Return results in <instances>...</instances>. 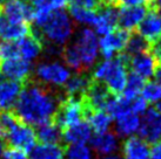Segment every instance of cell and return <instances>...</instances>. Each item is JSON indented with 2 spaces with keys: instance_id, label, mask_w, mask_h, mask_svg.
<instances>
[{
  "instance_id": "cell-1",
  "label": "cell",
  "mask_w": 161,
  "mask_h": 159,
  "mask_svg": "<svg viewBox=\"0 0 161 159\" xmlns=\"http://www.w3.org/2000/svg\"><path fill=\"white\" fill-rule=\"evenodd\" d=\"M58 91L48 84L38 82L31 77L24 83L23 90L14 104L13 111L21 122L28 125H40L52 122L60 101Z\"/></svg>"
},
{
  "instance_id": "cell-2",
  "label": "cell",
  "mask_w": 161,
  "mask_h": 159,
  "mask_svg": "<svg viewBox=\"0 0 161 159\" xmlns=\"http://www.w3.org/2000/svg\"><path fill=\"white\" fill-rule=\"evenodd\" d=\"M74 25L69 15L64 9L53 11L40 28L31 27V33L38 36L44 47L61 49L71 40Z\"/></svg>"
},
{
  "instance_id": "cell-3",
  "label": "cell",
  "mask_w": 161,
  "mask_h": 159,
  "mask_svg": "<svg viewBox=\"0 0 161 159\" xmlns=\"http://www.w3.org/2000/svg\"><path fill=\"white\" fill-rule=\"evenodd\" d=\"M69 44L80 59L85 71H87L98 59L99 44L95 33L90 28H84Z\"/></svg>"
},
{
  "instance_id": "cell-4",
  "label": "cell",
  "mask_w": 161,
  "mask_h": 159,
  "mask_svg": "<svg viewBox=\"0 0 161 159\" xmlns=\"http://www.w3.org/2000/svg\"><path fill=\"white\" fill-rule=\"evenodd\" d=\"M84 119V105L81 97L65 96L59 103L52 122L57 124L58 128L63 131L64 129Z\"/></svg>"
},
{
  "instance_id": "cell-5",
  "label": "cell",
  "mask_w": 161,
  "mask_h": 159,
  "mask_svg": "<svg viewBox=\"0 0 161 159\" xmlns=\"http://www.w3.org/2000/svg\"><path fill=\"white\" fill-rule=\"evenodd\" d=\"M4 136L9 146L20 149L24 152H30L36 141L34 129L24 122H19L14 128L4 133Z\"/></svg>"
},
{
  "instance_id": "cell-6",
  "label": "cell",
  "mask_w": 161,
  "mask_h": 159,
  "mask_svg": "<svg viewBox=\"0 0 161 159\" xmlns=\"http://www.w3.org/2000/svg\"><path fill=\"white\" fill-rule=\"evenodd\" d=\"M36 77L39 82L63 87L71 77V73L59 62H41L36 68Z\"/></svg>"
},
{
  "instance_id": "cell-7",
  "label": "cell",
  "mask_w": 161,
  "mask_h": 159,
  "mask_svg": "<svg viewBox=\"0 0 161 159\" xmlns=\"http://www.w3.org/2000/svg\"><path fill=\"white\" fill-rule=\"evenodd\" d=\"M130 36V32L122 28H115L111 33L103 35L99 42V49L105 60L112 59L115 53H121L125 49Z\"/></svg>"
},
{
  "instance_id": "cell-8",
  "label": "cell",
  "mask_w": 161,
  "mask_h": 159,
  "mask_svg": "<svg viewBox=\"0 0 161 159\" xmlns=\"http://www.w3.org/2000/svg\"><path fill=\"white\" fill-rule=\"evenodd\" d=\"M0 74L7 80L26 83L32 77V64L20 58L4 60L0 61Z\"/></svg>"
},
{
  "instance_id": "cell-9",
  "label": "cell",
  "mask_w": 161,
  "mask_h": 159,
  "mask_svg": "<svg viewBox=\"0 0 161 159\" xmlns=\"http://www.w3.org/2000/svg\"><path fill=\"white\" fill-rule=\"evenodd\" d=\"M0 12L13 23L30 25L33 20V8L26 0H11L0 6Z\"/></svg>"
},
{
  "instance_id": "cell-10",
  "label": "cell",
  "mask_w": 161,
  "mask_h": 159,
  "mask_svg": "<svg viewBox=\"0 0 161 159\" xmlns=\"http://www.w3.org/2000/svg\"><path fill=\"white\" fill-rule=\"evenodd\" d=\"M142 117V123L139 129L140 138L148 144L155 143L161 138V112L155 108H149Z\"/></svg>"
},
{
  "instance_id": "cell-11",
  "label": "cell",
  "mask_w": 161,
  "mask_h": 159,
  "mask_svg": "<svg viewBox=\"0 0 161 159\" xmlns=\"http://www.w3.org/2000/svg\"><path fill=\"white\" fill-rule=\"evenodd\" d=\"M136 33L149 44L161 39V17L158 13V7L148 9L145 18L136 27Z\"/></svg>"
},
{
  "instance_id": "cell-12",
  "label": "cell",
  "mask_w": 161,
  "mask_h": 159,
  "mask_svg": "<svg viewBox=\"0 0 161 159\" xmlns=\"http://www.w3.org/2000/svg\"><path fill=\"white\" fill-rule=\"evenodd\" d=\"M118 19L119 9L116 6L101 5L97 9V17L93 27L98 34L103 36L115 29L118 26Z\"/></svg>"
},
{
  "instance_id": "cell-13",
  "label": "cell",
  "mask_w": 161,
  "mask_h": 159,
  "mask_svg": "<svg viewBox=\"0 0 161 159\" xmlns=\"http://www.w3.org/2000/svg\"><path fill=\"white\" fill-rule=\"evenodd\" d=\"M23 87L24 83L12 80L5 79L0 82V110L13 109Z\"/></svg>"
},
{
  "instance_id": "cell-14",
  "label": "cell",
  "mask_w": 161,
  "mask_h": 159,
  "mask_svg": "<svg viewBox=\"0 0 161 159\" xmlns=\"http://www.w3.org/2000/svg\"><path fill=\"white\" fill-rule=\"evenodd\" d=\"M15 41H17V46H18L19 58L28 62L36 60L44 50L41 40L34 34H32L31 31L27 35H25L21 39L15 40Z\"/></svg>"
},
{
  "instance_id": "cell-15",
  "label": "cell",
  "mask_w": 161,
  "mask_h": 159,
  "mask_svg": "<svg viewBox=\"0 0 161 159\" xmlns=\"http://www.w3.org/2000/svg\"><path fill=\"white\" fill-rule=\"evenodd\" d=\"M128 67L130 68L132 73L141 76L142 79L147 80L154 75L158 63L151 55V53L146 52V53H141L132 56L130 59V62H128Z\"/></svg>"
},
{
  "instance_id": "cell-16",
  "label": "cell",
  "mask_w": 161,
  "mask_h": 159,
  "mask_svg": "<svg viewBox=\"0 0 161 159\" xmlns=\"http://www.w3.org/2000/svg\"><path fill=\"white\" fill-rule=\"evenodd\" d=\"M148 9L142 6H130V7H122L119 9V19L118 25L119 28L126 29V31H134L136 29L138 25L141 22Z\"/></svg>"
},
{
  "instance_id": "cell-17",
  "label": "cell",
  "mask_w": 161,
  "mask_h": 159,
  "mask_svg": "<svg viewBox=\"0 0 161 159\" xmlns=\"http://www.w3.org/2000/svg\"><path fill=\"white\" fill-rule=\"evenodd\" d=\"M91 129L90 124L87 121H80L76 124H73L68 128L64 129L63 141L67 143V145H73V144H85L86 141H90L91 138Z\"/></svg>"
},
{
  "instance_id": "cell-18",
  "label": "cell",
  "mask_w": 161,
  "mask_h": 159,
  "mask_svg": "<svg viewBox=\"0 0 161 159\" xmlns=\"http://www.w3.org/2000/svg\"><path fill=\"white\" fill-rule=\"evenodd\" d=\"M122 156L125 159H148L149 144L140 137H130L122 143Z\"/></svg>"
},
{
  "instance_id": "cell-19",
  "label": "cell",
  "mask_w": 161,
  "mask_h": 159,
  "mask_svg": "<svg viewBox=\"0 0 161 159\" xmlns=\"http://www.w3.org/2000/svg\"><path fill=\"white\" fill-rule=\"evenodd\" d=\"M91 146L97 156H107L118 150V136L108 131L97 133L91 139Z\"/></svg>"
},
{
  "instance_id": "cell-20",
  "label": "cell",
  "mask_w": 161,
  "mask_h": 159,
  "mask_svg": "<svg viewBox=\"0 0 161 159\" xmlns=\"http://www.w3.org/2000/svg\"><path fill=\"white\" fill-rule=\"evenodd\" d=\"M31 27L25 23H13L0 12V40H19L27 35Z\"/></svg>"
},
{
  "instance_id": "cell-21",
  "label": "cell",
  "mask_w": 161,
  "mask_h": 159,
  "mask_svg": "<svg viewBox=\"0 0 161 159\" xmlns=\"http://www.w3.org/2000/svg\"><path fill=\"white\" fill-rule=\"evenodd\" d=\"M67 145L39 143L30 151V159H63Z\"/></svg>"
},
{
  "instance_id": "cell-22",
  "label": "cell",
  "mask_w": 161,
  "mask_h": 159,
  "mask_svg": "<svg viewBox=\"0 0 161 159\" xmlns=\"http://www.w3.org/2000/svg\"><path fill=\"white\" fill-rule=\"evenodd\" d=\"M36 136L39 143L44 144H63V133L61 130L54 122H46L36 125ZM66 145V144H63Z\"/></svg>"
},
{
  "instance_id": "cell-23",
  "label": "cell",
  "mask_w": 161,
  "mask_h": 159,
  "mask_svg": "<svg viewBox=\"0 0 161 159\" xmlns=\"http://www.w3.org/2000/svg\"><path fill=\"white\" fill-rule=\"evenodd\" d=\"M92 77L86 73L76 74L67 80L64 84V94L65 96H73V97H81L90 85Z\"/></svg>"
},
{
  "instance_id": "cell-24",
  "label": "cell",
  "mask_w": 161,
  "mask_h": 159,
  "mask_svg": "<svg viewBox=\"0 0 161 159\" xmlns=\"http://www.w3.org/2000/svg\"><path fill=\"white\" fill-rule=\"evenodd\" d=\"M105 110L112 118H119L130 111V101L119 95H111L105 105Z\"/></svg>"
},
{
  "instance_id": "cell-25",
  "label": "cell",
  "mask_w": 161,
  "mask_h": 159,
  "mask_svg": "<svg viewBox=\"0 0 161 159\" xmlns=\"http://www.w3.org/2000/svg\"><path fill=\"white\" fill-rule=\"evenodd\" d=\"M85 121L88 122L91 129H93L97 133H103L111 126L112 117L105 110H97L86 114Z\"/></svg>"
},
{
  "instance_id": "cell-26",
  "label": "cell",
  "mask_w": 161,
  "mask_h": 159,
  "mask_svg": "<svg viewBox=\"0 0 161 159\" xmlns=\"http://www.w3.org/2000/svg\"><path fill=\"white\" fill-rule=\"evenodd\" d=\"M116 119L118 122L115 125V132L119 137H125V136L134 133L140 125V119L138 115L133 112H128Z\"/></svg>"
},
{
  "instance_id": "cell-27",
  "label": "cell",
  "mask_w": 161,
  "mask_h": 159,
  "mask_svg": "<svg viewBox=\"0 0 161 159\" xmlns=\"http://www.w3.org/2000/svg\"><path fill=\"white\" fill-rule=\"evenodd\" d=\"M145 79L141 76L136 75L134 73H130L128 77H127V82L124 90H122V97L126 100H133V98L138 97L139 94H141L143 87H145Z\"/></svg>"
},
{
  "instance_id": "cell-28",
  "label": "cell",
  "mask_w": 161,
  "mask_h": 159,
  "mask_svg": "<svg viewBox=\"0 0 161 159\" xmlns=\"http://www.w3.org/2000/svg\"><path fill=\"white\" fill-rule=\"evenodd\" d=\"M149 47H151V44H148L142 36L139 35L138 33H134L133 35L130 36V39L127 41L124 53L126 55H128L130 58H132V56L138 55V54L149 52Z\"/></svg>"
},
{
  "instance_id": "cell-29",
  "label": "cell",
  "mask_w": 161,
  "mask_h": 159,
  "mask_svg": "<svg viewBox=\"0 0 161 159\" xmlns=\"http://www.w3.org/2000/svg\"><path fill=\"white\" fill-rule=\"evenodd\" d=\"M69 13H71L72 18L74 19L76 22L82 23V25H91V26L94 25L95 17H97V11L88 9L76 4H71Z\"/></svg>"
},
{
  "instance_id": "cell-30",
  "label": "cell",
  "mask_w": 161,
  "mask_h": 159,
  "mask_svg": "<svg viewBox=\"0 0 161 159\" xmlns=\"http://www.w3.org/2000/svg\"><path fill=\"white\" fill-rule=\"evenodd\" d=\"M141 94L146 102L155 103L161 100V85H159L157 82H148L147 84H145Z\"/></svg>"
},
{
  "instance_id": "cell-31",
  "label": "cell",
  "mask_w": 161,
  "mask_h": 159,
  "mask_svg": "<svg viewBox=\"0 0 161 159\" xmlns=\"http://www.w3.org/2000/svg\"><path fill=\"white\" fill-rule=\"evenodd\" d=\"M67 159H91L90 150L84 144H73L66 147Z\"/></svg>"
},
{
  "instance_id": "cell-32",
  "label": "cell",
  "mask_w": 161,
  "mask_h": 159,
  "mask_svg": "<svg viewBox=\"0 0 161 159\" xmlns=\"http://www.w3.org/2000/svg\"><path fill=\"white\" fill-rule=\"evenodd\" d=\"M119 6H125V7H130V6H142L146 7L147 9L157 8V0H120Z\"/></svg>"
},
{
  "instance_id": "cell-33",
  "label": "cell",
  "mask_w": 161,
  "mask_h": 159,
  "mask_svg": "<svg viewBox=\"0 0 161 159\" xmlns=\"http://www.w3.org/2000/svg\"><path fill=\"white\" fill-rule=\"evenodd\" d=\"M147 109V102L142 97H135L130 100V111L133 114H143Z\"/></svg>"
},
{
  "instance_id": "cell-34",
  "label": "cell",
  "mask_w": 161,
  "mask_h": 159,
  "mask_svg": "<svg viewBox=\"0 0 161 159\" xmlns=\"http://www.w3.org/2000/svg\"><path fill=\"white\" fill-rule=\"evenodd\" d=\"M72 4H76L80 5L82 7H86L88 9H93V11H97V9L103 5V0H71Z\"/></svg>"
},
{
  "instance_id": "cell-35",
  "label": "cell",
  "mask_w": 161,
  "mask_h": 159,
  "mask_svg": "<svg viewBox=\"0 0 161 159\" xmlns=\"http://www.w3.org/2000/svg\"><path fill=\"white\" fill-rule=\"evenodd\" d=\"M149 53L154 58V60L157 61L158 66H161V39H159L158 41L151 44Z\"/></svg>"
},
{
  "instance_id": "cell-36",
  "label": "cell",
  "mask_w": 161,
  "mask_h": 159,
  "mask_svg": "<svg viewBox=\"0 0 161 159\" xmlns=\"http://www.w3.org/2000/svg\"><path fill=\"white\" fill-rule=\"evenodd\" d=\"M149 157L152 159H161V141L153 143V146L149 147Z\"/></svg>"
},
{
  "instance_id": "cell-37",
  "label": "cell",
  "mask_w": 161,
  "mask_h": 159,
  "mask_svg": "<svg viewBox=\"0 0 161 159\" xmlns=\"http://www.w3.org/2000/svg\"><path fill=\"white\" fill-rule=\"evenodd\" d=\"M49 4V7L52 11H59V9H64L68 4V0H47Z\"/></svg>"
},
{
  "instance_id": "cell-38",
  "label": "cell",
  "mask_w": 161,
  "mask_h": 159,
  "mask_svg": "<svg viewBox=\"0 0 161 159\" xmlns=\"http://www.w3.org/2000/svg\"><path fill=\"white\" fill-rule=\"evenodd\" d=\"M154 76H155V80H157V83L159 84V85H161V66H158L157 68H155Z\"/></svg>"
},
{
  "instance_id": "cell-39",
  "label": "cell",
  "mask_w": 161,
  "mask_h": 159,
  "mask_svg": "<svg viewBox=\"0 0 161 159\" xmlns=\"http://www.w3.org/2000/svg\"><path fill=\"white\" fill-rule=\"evenodd\" d=\"M97 159H125L121 155H113V156H97Z\"/></svg>"
},
{
  "instance_id": "cell-40",
  "label": "cell",
  "mask_w": 161,
  "mask_h": 159,
  "mask_svg": "<svg viewBox=\"0 0 161 159\" xmlns=\"http://www.w3.org/2000/svg\"><path fill=\"white\" fill-rule=\"evenodd\" d=\"M120 0H103V5H111V6H116L120 7Z\"/></svg>"
},
{
  "instance_id": "cell-41",
  "label": "cell",
  "mask_w": 161,
  "mask_h": 159,
  "mask_svg": "<svg viewBox=\"0 0 161 159\" xmlns=\"http://www.w3.org/2000/svg\"><path fill=\"white\" fill-rule=\"evenodd\" d=\"M155 109H157L159 112H161V100H160V101H158L157 105H155Z\"/></svg>"
},
{
  "instance_id": "cell-42",
  "label": "cell",
  "mask_w": 161,
  "mask_h": 159,
  "mask_svg": "<svg viewBox=\"0 0 161 159\" xmlns=\"http://www.w3.org/2000/svg\"><path fill=\"white\" fill-rule=\"evenodd\" d=\"M8 1H11V0H0V6H3V5L8 3Z\"/></svg>"
},
{
  "instance_id": "cell-43",
  "label": "cell",
  "mask_w": 161,
  "mask_h": 159,
  "mask_svg": "<svg viewBox=\"0 0 161 159\" xmlns=\"http://www.w3.org/2000/svg\"><path fill=\"white\" fill-rule=\"evenodd\" d=\"M157 5L158 7H161V0H157Z\"/></svg>"
},
{
  "instance_id": "cell-44",
  "label": "cell",
  "mask_w": 161,
  "mask_h": 159,
  "mask_svg": "<svg viewBox=\"0 0 161 159\" xmlns=\"http://www.w3.org/2000/svg\"><path fill=\"white\" fill-rule=\"evenodd\" d=\"M3 136V128H1V125H0V138Z\"/></svg>"
},
{
  "instance_id": "cell-45",
  "label": "cell",
  "mask_w": 161,
  "mask_h": 159,
  "mask_svg": "<svg viewBox=\"0 0 161 159\" xmlns=\"http://www.w3.org/2000/svg\"><path fill=\"white\" fill-rule=\"evenodd\" d=\"M160 17H161V14H160Z\"/></svg>"
}]
</instances>
